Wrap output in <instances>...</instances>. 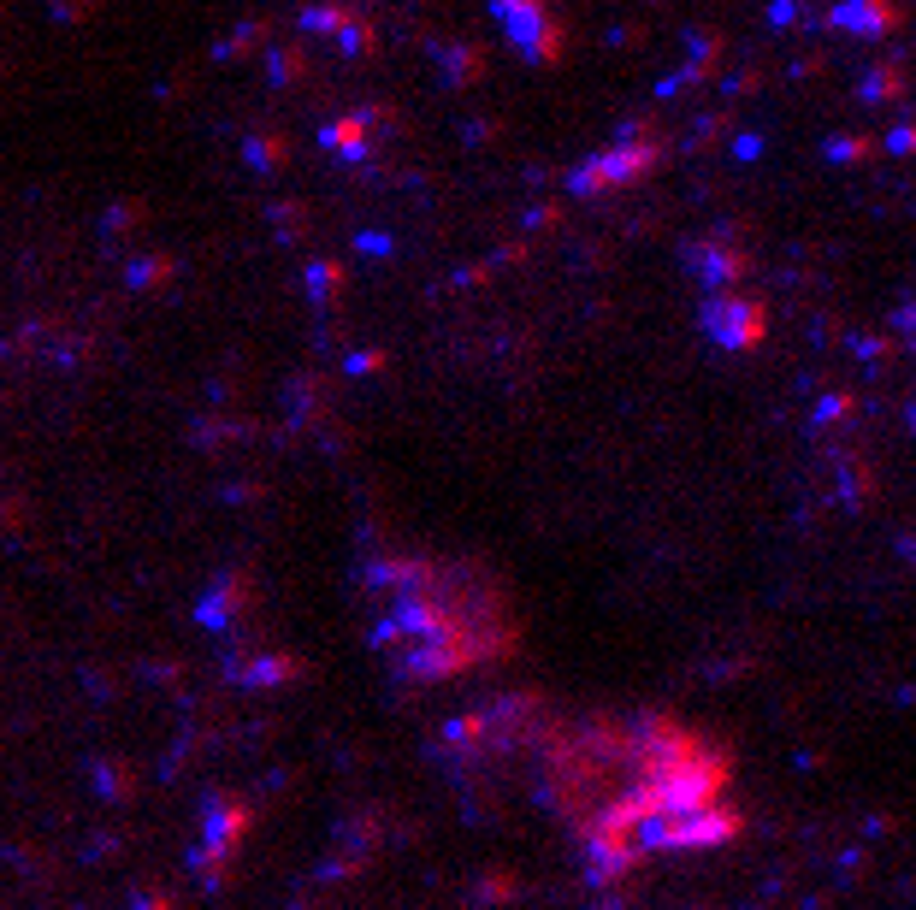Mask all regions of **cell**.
I'll return each instance as SVG.
<instances>
[{
  "label": "cell",
  "mask_w": 916,
  "mask_h": 910,
  "mask_svg": "<svg viewBox=\"0 0 916 910\" xmlns=\"http://www.w3.org/2000/svg\"><path fill=\"white\" fill-rule=\"evenodd\" d=\"M550 798L597 857H633L662 840H704L686 828L721 798V763L674 721H580L550 739Z\"/></svg>",
  "instance_id": "6da1fadb"
},
{
  "label": "cell",
  "mask_w": 916,
  "mask_h": 910,
  "mask_svg": "<svg viewBox=\"0 0 916 910\" xmlns=\"http://www.w3.org/2000/svg\"><path fill=\"white\" fill-rule=\"evenodd\" d=\"M373 591L385 650L414 674H461L509 645V609L497 585L473 568L396 556L373 574Z\"/></svg>",
  "instance_id": "7a4b0ae2"
}]
</instances>
